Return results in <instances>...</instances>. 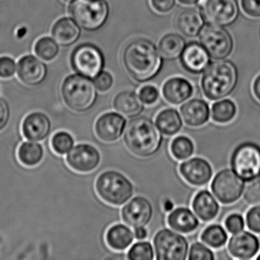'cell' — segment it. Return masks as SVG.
Here are the masks:
<instances>
[{
  "instance_id": "obj_1",
  "label": "cell",
  "mask_w": 260,
  "mask_h": 260,
  "mask_svg": "<svg viewBox=\"0 0 260 260\" xmlns=\"http://www.w3.org/2000/svg\"><path fill=\"white\" fill-rule=\"evenodd\" d=\"M122 61L127 74L140 83L154 79L162 67L159 50L147 39H136L128 42L123 51Z\"/></svg>"
},
{
  "instance_id": "obj_2",
  "label": "cell",
  "mask_w": 260,
  "mask_h": 260,
  "mask_svg": "<svg viewBox=\"0 0 260 260\" xmlns=\"http://www.w3.org/2000/svg\"><path fill=\"white\" fill-rule=\"evenodd\" d=\"M123 140L131 153L146 158L159 151L164 142V137L150 118L139 115L131 118L127 123Z\"/></svg>"
},
{
  "instance_id": "obj_3",
  "label": "cell",
  "mask_w": 260,
  "mask_h": 260,
  "mask_svg": "<svg viewBox=\"0 0 260 260\" xmlns=\"http://www.w3.org/2000/svg\"><path fill=\"white\" fill-rule=\"evenodd\" d=\"M238 70L230 60H216L210 63L201 80L202 92L208 100L217 101L229 96L238 83Z\"/></svg>"
},
{
  "instance_id": "obj_4",
  "label": "cell",
  "mask_w": 260,
  "mask_h": 260,
  "mask_svg": "<svg viewBox=\"0 0 260 260\" xmlns=\"http://www.w3.org/2000/svg\"><path fill=\"white\" fill-rule=\"evenodd\" d=\"M61 95L66 106L76 112L90 110L96 103V87L89 77L71 75L67 77L61 86Z\"/></svg>"
},
{
  "instance_id": "obj_5",
  "label": "cell",
  "mask_w": 260,
  "mask_h": 260,
  "mask_svg": "<svg viewBox=\"0 0 260 260\" xmlns=\"http://www.w3.org/2000/svg\"><path fill=\"white\" fill-rule=\"evenodd\" d=\"M95 190L104 202L114 206L127 203L135 193L132 182L122 173L115 170L102 173L95 181Z\"/></svg>"
},
{
  "instance_id": "obj_6",
  "label": "cell",
  "mask_w": 260,
  "mask_h": 260,
  "mask_svg": "<svg viewBox=\"0 0 260 260\" xmlns=\"http://www.w3.org/2000/svg\"><path fill=\"white\" fill-rule=\"evenodd\" d=\"M233 171L244 182H249L260 176V144L245 141L239 144L231 154Z\"/></svg>"
},
{
  "instance_id": "obj_7",
  "label": "cell",
  "mask_w": 260,
  "mask_h": 260,
  "mask_svg": "<svg viewBox=\"0 0 260 260\" xmlns=\"http://www.w3.org/2000/svg\"><path fill=\"white\" fill-rule=\"evenodd\" d=\"M70 13L81 28L95 31L107 21L109 7L106 0H74Z\"/></svg>"
},
{
  "instance_id": "obj_8",
  "label": "cell",
  "mask_w": 260,
  "mask_h": 260,
  "mask_svg": "<svg viewBox=\"0 0 260 260\" xmlns=\"http://www.w3.org/2000/svg\"><path fill=\"white\" fill-rule=\"evenodd\" d=\"M153 249L157 260H185L188 255V243L184 236L164 228L155 234Z\"/></svg>"
},
{
  "instance_id": "obj_9",
  "label": "cell",
  "mask_w": 260,
  "mask_h": 260,
  "mask_svg": "<svg viewBox=\"0 0 260 260\" xmlns=\"http://www.w3.org/2000/svg\"><path fill=\"white\" fill-rule=\"evenodd\" d=\"M199 40L214 60L226 58L234 48L232 36L228 30L220 25L209 24L204 26L199 34Z\"/></svg>"
},
{
  "instance_id": "obj_10",
  "label": "cell",
  "mask_w": 260,
  "mask_h": 260,
  "mask_svg": "<svg viewBox=\"0 0 260 260\" xmlns=\"http://www.w3.org/2000/svg\"><path fill=\"white\" fill-rule=\"evenodd\" d=\"M245 182L232 170L223 169L213 179L211 191L220 203L231 205L235 203L243 196Z\"/></svg>"
},
{
  "instance_id": "obj_11",
  "label": "cell",
  "mask_w": 260,
  "mask_h": 260,
  "mask_svg": "<svg viewBox=\"0 0 260 260\" xmlns=\"http://www.w3.org/2000/svg\"><path fill=\"white\" fill-rule=\"evenodd\" d=\"M198 4L205 21L212 25L229 26L240 14L236 0H200Z\"/></svg>"
},
{
  "instance_id": "obj_12",
  "label": "cell",
  "mask_w": 260,
  "mask_h": 260,
  "mask_svg": "<svg viewBox=\"0 0 260 260\" xmlns=\"http://www.w3.org/2000/svg\"><path fill=\"white\" fill-rule=\"evenodd\" d=\"M103 53L95 45L84 44L74 50L72 55V65L80 75L95 78L104 67Z\"/></svg>"
},
{
  "instance_id": "obj_13",
  "label": "cell",
  "mask_w": 260,
  "mask_h": 260,
  "mask_svg": "<svg viewBox=\"0 0 260 260\" xmlns=\"http://www.w3.org/2000/svg\"><path fill=\"white\" fill-rule=\"evenodd\" d=\"M68 166L78 173H89L100 165L101 156L94 146L80 144L73 147L66 157Z\"/></svg>"
},
{
  "instance_id": "obj_14",
  "label": "cell",
  "mask_w": 260,
  "mask_h": 260,
  "mask_svg": "<svg viewBox=\"0 0 260 260\" xmlns=\"http://www.w3.org/2000/svg\"><path fill=\"white\" fill-rule=\"evenodd\" d=\"M153 208L147 198L136 196L130 199L121 210L123 221L132 228L145 226L153 217Z\"/></svg>"
},
{
  "instance_id": "obj_15",
  "label": "cell",
  "mask_w": 260,
  "mask_h": 260,
  "mask_svg": "<svg viewBox=\"0 0 260 260\" xmlns=\"http://www.w3.org/2000/svg\"><path fill=\"white\" fill-rule=\"evenodd\" d=\"M179 173L190 185L204 186L211 181L213 170L206 159L201 157L189 158L179 165Z\"/></svg>"
},
{
  "instance_id": "obj_16",
  "label": "cell",
  "mask_w": 260,
  "mask_h": 260,
  "mask_svg": "<svg viewBox=\"0 0 260 260\" xmlns=\"http://www.w3.org/2000/svg\"><path fill=\"white\" fill-rule=\"evenodd\" d=\"M179 58L182 68L186 72L199 75L209 66L211 57L202 44L191 42L185 45Z\"/></svg>"
},
{
  "instance_id": "obj_17",
  "label": "cell",
  "mask_w": 260,
  "mask_h": 260,
  "mask_svg": "<svg viewBox=\"0 0 260 260\" xmlns=\"http://www.w3.org/2000/svg\"><path fill=\"white\" fill-rule=\"evenodd\" d=\"M127 121L121 114L106 112L95 121V134L104 142H115L122 136Z\"/></svg>"
},
{
  "instance_id": "obj_18",
  "label": "cell",
  "mask_w": 260,
  "mask_h": 260,
  "mask_svg": "<svg viewBox=\"0 0 260 260\" xmlns=\"http://www.w3.org/2000/svg\"><path fill=\"white\" fill-rule=\"evenodd\" d=\"M228 249L234 258L250 259L255 258L259 252L260 240L249 231H240L231 237Z\"/></svg>"
},
{
  "instance_id": "obj_19",
  "label": "cell",
  "mask_w": 260,
  "mask_h": 260,
  "mask_svg": "<svg viewBox=\"0 0 260 260\" xmlns=\"http://www.w3.org/2000/svg\"><path fill=\"white\" fill-rule=\"evenodd\" d=\"M22 131L28 141H43L51 132V120L43 112H32L27 115L22 121Z\"/></svg>"
},
{
  "instance_id": "obj_20",
  "label": "cell",
  "mask_w": 260,
  "mask_h": 260,
  "mask_svg": "<svg viewBox=\"0 0 260 260\" xmlns=\"http://www.w3.org/2000/svg\"><path fill=\"white\" fill-rule=\"evenodd\" d=\"M180 114L186 125L199 127L209 121L211 110L209 105L205 100L192 99L181 106Z\"/></svg>"
},
{
  "instance_id": "obj_21",
  "label": "cell",
  "mask_w": 260,
  "mask_h": 260,
  "mask_svg": "<svg viewBox=\"0 0 260 260\" xmlns=\"http://www.w3.org/2000/svg\"><path fill=\"white\" fill-rule=\"evenodd\" d=\"M162 93L166 101L178 106L191 98L194 93V87L187 79L171 77L162 85Z\"/></svg>"
},
{
  "instance_id": "obj_22",
  "label": "cell",
  "mask_w": 260,
  "mask_h": 260,
  "mask_svg": "<svg viewBox=\"0 0 260 260\" xmlns=\"http://www.w3.org/2000/svg\"><path fill=\"white\" fill-rule=\"evenodd\" d=\"M18 75L19 79L28 86L40 84L45 79L46 67L34 56H25L18 63Z\"/></svg>"
},
{
  "instance_id": "obj_23",
  "label": "cell",
  "mask_w": 260,
  "mask_h": 260,
  "mask_svg": "<svg viewBox=\"0 0 260 260\" xmlns=\"http://www.w3.org/2000/svg\"><path fill=\"white\" fill-rule=\"evenodd\" d=\"M205 19L200 10L187 8L176 16V25L179 32L188 38H196L205 26Z\"/></svg>"
},
{
  "instance_id": "obj_24",
  "label": "cell",
  "mask_w": 260,
  "mask_h": 260,
  "mask_svg": "<svg viewBox=\"0 0 260 260\" xmlns=\"http://www.w3.org/2000/svg\"><path fill=\"white\" fill-rule=\"evenodd\" d=\"M169 226L176 232L190 234L194 232L199 226L197 215L189 208L179 207L170 211L167 217Z\"/></svg>"
},
{
  "instance_id": "obj_25",
  "label": "cell",
  "mask_w": 260,
  "mask_h": 260,
  "mask_svg": "<svg viewBox=\"0 0 260 260\" xmlns=\"http://www.w3.org/2000/svg\"><path fill=\"white\" fill-rule=\"evenodd\" d=\"M193 211L199 218L205 222L214 220L220 211L217 199L208 190H202L194 196L192 203Z\"/></svg>"
},
{
  "instance_id": "obj_26",
  "label": "cell",
  "mask_w": 260,
  "mask_h": 260,
  "mask_svg": "<svg viewBox=\"0 0 260 260\" xmlns=\"http://www.w3.org/2000/svg\"><path fill=\"white\" fill-rule=\"evenodd\" d=\"M113 107L118 113L129 118L139 116L144 110V103L139 95L132 90L118 92L114 98Z\"/></svg>"
},
{
  "instance_id": "obj_27",
  "label": "cell",
  "mask_w": 260,
  "mask_h": 260,
  "mask_svg": "<svg viewBox=\"0 0 260 260\" xmlns=\"http://www.w3.org/2000/svg\"><path fill=\"white\" fill-rule=\"evenodd\" d=\"M134 240L133 231L127 225L122 223L111 226L106 234V243L114 250H125L133 243Z\"/></svg>"
},
{
  "instance_id": "obj_28",
  "label": "cell",
  "mask_w": 260,
  "mask_h": 260,
  "mask_svg": "<svg viewBox=\"0 0 260 260\" xmlns=\"http://www.w3.org/2000/svg\"><path fill=\"white\" fill-rule=\"evenodd\" d=\"M155 124L162 135L173 136L182 129L183 122L182 116L173 108L164 109L156 115Z\"/></svg>"
},
{
  "instance_id": "obj_29",
  "label": "cell",
  "mask_w": 260,
  "mask_h": 260,
  "mask_svg": "<svg viewBox=\"0 0 260 260\" xmlns=\"http://www.w3.org/2000/svg\"><path fill=\"white\" fill-rule=\"evenodd\" d=\"M78 25L69 18H63L54 24L52 29L53 37L56 42L63 46L72 45L80 37Z\"/></svg>"
},
{
  "instance_id": "obj_30",
  "label": "cell",
  "mask_w": 260,
  "mask_h": 260,
  "mask_svg": "<svg viewBox=\"0 0 260 260\" xmlns=\"http://www.w3.org/2000/svg\"><path fill=\"white\" fill-rule=\"evenodd\" d=\"M186 45L185 39L176 33H168L162 36L158 45V50L164 58L169 60L179 58Z\"/></svg>"
},
{
  "instance_id": "obj_31",
  "label": "cell",
  "mask_w": 260,
  "mask_h": 260,
  "mask_svg": "<svg viewBox=\"0 0 260 260\" xmlns=\"http://www.w3.org/2000/svg\"><path fill=\"white\" fill-rule=\"evenodd\" d=\"M44 148L39 143L28 141L19 146L18 159L22 165L32 167L39 165L44 158Z\"/></svg>"
},
{
  "instance_id": "obj_32",
  "label": "cell",
  "mask_w": 260,
  "mask_h": 260,
  "mask_svg": "<svg viewBox=\"0 0 260 260\" xmlns=\"http://www.w3.org/2000/svg\"><path fill=\"white\" fill-rule=\"evenodd\" d=\"M237 106L232 100H222L216 102L211 106V116L213 121L219 124L231 122L237 115Z\"/></svg>"
},
{
  "instance_id": "obj_33",
  "label": "cell",
  "mask_w": 260,
  "mask_h": 260,
  "mask_svg": "<svg viewBox=\"0 0 260 260\" xmlns=\"http://www.w3.org/2000/svg\"><path fill=\"white\" fill-rule=\"evenodd\" d=\"M201 240L210 247L219 249L223 247L228 242V233L221 225L211 224L204 230Z\"/></svg>"
},
{
  "instance_id": "obj_34",
  "label": "cell",
  "mask_w": 260,
  "mask_h": 260,
  "mask_svg": "<svg viewBox=\"0 0 260 260\" xmlns=\"http://www.w3.org/2000/svg\"><path fill=\"white\" fill-rule=\"evenodd\" d=\"M170 151L175 159L185 160L191 157L194 153V143L188 137L183 135L177 136L172 141Z\"/></svg>"
},
{
  "instance_id": "obj_35",
  "label": "cell",
  "mask_w": 260,
  "mask_h": 260,
  "mask_svg": "<svg viewBox=\"0 0 260 260\" xmlns=\"http://www.w3.org/2000/svg\"><path fill=\"white\" fill-rule=\"evenodd\" d=\"M59 48L57 43L48 37H44L39 39L36 44L35 51L36 54L42 60H54L58 54Z\"/></svg>"
},
{
  "instance_id": "obj_36",
  "label": "cell",
  "mask_w": 260,
  "mask_h": 260,
  "mask_svg": "<svg viewBox=\"0 0 260 260\" xmlns=\"http://www.w3.org/2000/svg\"><path fill=\"white\" fill-rule=\"evenodd\" d=\"M51 145L53 150L57 154H67L74 147V138L68 132H58L53 135Z\"/></svg>"
},
{
  "instance_id": "obj_37",
  "label": "cell",
  "mask_w": 260,
  "mask_h": 260,
  "mask_svg": "<svg viewBox=\"0 0 260 260\" xmlns=\"http://www.w3.org/2000/svg\"><path fill=\"white\" fill-rule=\"evenodd\" d=\"M154 249L150 242L141 241L135 243L127 252L131 260H152L154 258Z\"/></svg>"
},
{
  "instance_id": "obj_38",
  "label": "cell",
  "mask_w": 260,
  "mask_h": 260,
  "mask_svg": "<svg viewBox=\"0 0 260 260\" xmlns=\"http://www.w3.org/2000/svg\"><path fill=\"white\" fill-rule=\"evenodd\" d=\"M214 258L215 257L213 251L209 247L199 242L193 243L188 249V259L213 260Z\"/></svg>"
},
{
  "instance_id": "obj_39",
  "label": "cell",
  "mask_w": 260,
  "mask_h": 260,
  "mask_svg": "<svg viewBox=\"0 0 260 260\" xmlns=\"http://www.w3.org/2000/svg\"><path fill=\"white\" fill-rule=\"evenodd\" d=\"M243 199L248 205H260V176L249 182L245 187Z\"/></svg>"
},
{
  "instance_id": "obj_40",
  "label": "cell",
  "mask_w": 260,
  "mask_h": 260,
  "mask_svg": "<svg viewBox=\"0 0 260 260\" xmlns=\"http://www.w3.org/2000/svg\"><path fill=\"white\" fill-rule=\"evenodd\" d=\"M245 221L249 231L260 234V205H253L248 210Z\"/></svg>"
},
{
  "instance_id": "obj_41",
  "label": "cell",
  "mask_w": 260,
  "mask_h": 260,
  "mask_svg": "<svg viewBox=\"0 0 260 260\" xmlns=\"http://www.w3.org/2000/svg\"><path fill=\"white\" fill-rule=\"evenodd\" d=\"M140 99L144 104H154L159 98V91L156 86L152 85H145L141 88L138 93Z\"/></svg>"
},
{
  "instance_id": "obj_42",
  "label": "cell",
  "mask_w": 260,
  "mask_h": 260,
  "mask_svg": "<svg viewBox=\"0 0 260 260\" xmlns=\"http://www.w3.org/2000/svg\"><path fill=\"white\" fill-rule=\"evenodd\" d=\"M244 218L243 216L240 214H230L224 221V226L226 228V231L231 234H236V233L240 232V231H243L245 228Z\"/></svg>"
},
{
  "instance_id": "obj_43",
  "label": "cell",
  "mask_w": 260,
  "mask_h": 260,
  "mask_svg": "<svg viewBox=\"0 0 260 260\" xmlns=\"http://www.w3.org/2000/svg\"><path fill=\"white\" fill-rule=\"evenodd\" d=\"M113 77L106 71H101L94 78V84L99 91L102 92H107L113 86Z\"/></svg>"
},
{
  "instance_id": "obj_44",
  "label": "cell",
  "mask_w": 260,
  "mask_h": 260,
  "mask_svg": "<svg viewBox=\"0 0 260 260\" xmlns=\"http://www.w3.org/2000/svg\"><path fill=\"white\" fill-rule=\"evenodd\" d=\"M16 72V63L10 57H0V78H11Z\"/></svg>"
},
{
  "instance_id": "obj_45",
  "label": "cell",
  "mask_w": 260,
  "mask_h": 260,
  "mask_svg": "<svg viewBox=\"0 0 260 260\" xmlns=\"http://www.w3.org/2000/svg\"><path fill=\"white\" fill-rule=\"evenodd\" d=\"M240 5L246 16L260 18V0H241Z\"/></svg>"
},
{
  "instance_id": "obj_46",
  "label": "cell",
  "mask_w": 260,
  "mask_h": 260,
  "mask_svg": "<svg viewBox=\"0 0 260 260\" xmlns=\"http://www.w3.org/2000/svg\"><path fill=\"white\" fill-rule=\"evenodd\" d=\"M150 4L156 13L166 14L174 8L176 0H150Z\"/></svg>"
},
{
  "instance_id": "obj_47",
  "label": "cell",
  "mask_w": 260,
  "mask_h": 260,
  "mask_svg": "<svg viewBox=\"0 0 260 260\" xmlns=\"http://www.w3.org/2000/svg\"><path fill=\"white\" fill-rule=\"evenodd\" d=\"M11 117L10 105L4 99L0 98V132H2L8 125Z\"/></svg>"
},
{
  "instance_id": "obj_48",
  "label": "cell",
  "mask_w": 260,
  "mask_h": 260,
  "mask_svg": "<svg viewBox=\"0 0 260 260\" xmlns=\"http://www.w3.org/2000/svg\"><path fill=\"white\" fill-rule=\"evenodd\" d=\"M252 92L257 101L260 103V74L255 77L252 83Z\"/></svg>"
},
{
  "instance_id": "obj_49",
  "label": "cell",
  "mask_w": 260,
  "mask_h": 260,
  "mask_svg": "<svg viewBox=\"0 0 260 260\" xmlns=\"http://www.w3.org/2000/svg\"><path fill=\"white\" fill-rule=\"evenodd\" d=\"M134 235H135V238L136 240H142L147 238L148 232H147V230L144 226H140V228H135Z\"/></svg>"
},
{
  "instance_id": "obj_50",
  "label": "cell",
  "mask_w": 260,
  "mask_h": 260,
  "mask_svg": "<svg viewBox=\"0 0 260 260\" xmlns=\"http://www.w3.org/2000/svg\"><path fill=\"white\" fill-rule=\"evenodd\" d=\"M173 208H174V204L173 203L172 201L166 200L165 202H164V211H167V212H170V211H173Z\"/></svg>"
},
{
  "instance_id": "obj_51",
  "label": "cell",
  "mask_w": 260,
  "mask_h": 260,
  "mask_svg": "<svg viewBox=\"0 0 260 260\" xmlns=\"http://www.w3.org/2000/svg\"><path fill=\"white\" fill-rule=\"evenodd\" d=\"M200 0H178V2L183 5L193 6L198 4Z\"/></svg>"
},
{
  "instance_id": "obj_52",
  "label": "cell",
  "mask_w": 260,
  "mask_h": 260,
  "mask_svg": "<svg viewBox=\"0 0 260 260\" xmlns=\"http://www.w3.org/2000/svg\"><path fill=\"white\" fill-rule=\"evenodd\" d=\"M255 259L260 260V253H258V255L255 256Z\"/></svg>"
},
{
  "instance_id": "obj_53",
  "label": "cell",
  "mask_w": 260,
  "mask_h": 260,
  "mask_svg": "<svg viewBox=\"0 0 260 260\" xmlns=\"http://www.w3.org/2000/svg\"><path fill=\"white\" fill-rule=\"evenodd\" d=\"M63 1H64V2H71L72 0H63Z\"/></svg>"
}]
</instances>
